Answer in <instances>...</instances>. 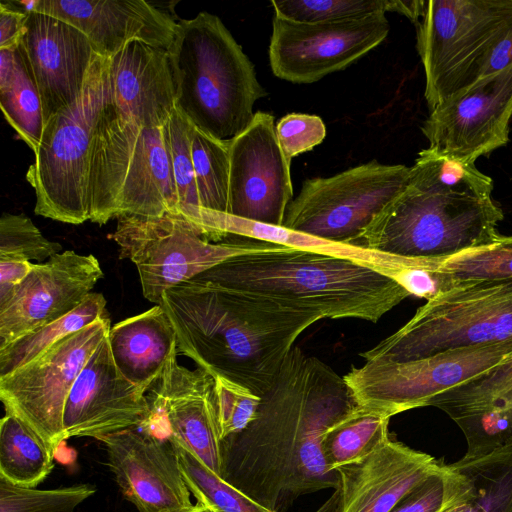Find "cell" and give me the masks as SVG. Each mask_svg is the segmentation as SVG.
<instances>
[{
  "label": "cell",
  "mask_w": 512,
  "mask_h": 512,
  "mask_svg": "<svg viewBox=\"0 0 512 512\" xmlns=\"http://www.w3.org/2000/svg\"><path fill=\"white\" fill-rule=\"evenodd\" d=\"M178 212L195 221L201 211L191 152V123L175 108L166 124Z\"/></svg>",
  "instance_id": "cell-38"
},
{
  "label": "cell",
  "mask_w": 512,
  "mask_h": 512,
  "mask_svg": "<svg viewBox=\"0 0 512 512\" xmlns=\"http://www.w3.org/2000/svg\"><path fill=\"white\" fill-rule=\"evenodd\" d=\"M108 60L111 97L118 110L142 128L166 125L176 102L167 50L132 41Z\"/></svg>",
  "instance_id": "cell-24"
},
{
  "label": "cell",
  "mask_w": 512,
  "mask_h": 512,
  "mask_svg": "<svg viewBox=\"0 0 512 512\" xmlns=\"http://www.w3.org/2000/svg\"><path fill=\"white\" fill-rule=\"evenodd\" d=\"M444 500V479L440 469L406 494L390 512H437Z\"/></svg>",
  "instance_id": "cell-43"
},
{
  "label": "cell",
  "mask_w": 512,
  "mask_h": 512,
  "mask_svg": "<svg viewBox=\"0 0 512 512\" xmlns=\"http://www.w3.org/2000/svg\"><path fill=\"white\" fill-rule=\"evenodd\" d=\"M214 392L221 440L244 430L253 420L261 397L247 387L215 376Z\"/></svg>",
  "instance_id": "cell-41"
},
{
  "label": "cell",
  "mask_w": 512,
  "mask_h": 512,
  "mask_svg": "<svg viewBox=\"0 0 512 512\" xmlns=\"http://www.w3.org/2000/svg\"><path fill=\"white\" fill-rule=\"evenodd\" d=\"M229 161L227 214L283 226L293 194L291 163L279 146L272 114L255 112L248 128L229 142Z\"/></svg>",
  "instance_id": "cell-16"
},
{
  "label": "cell",
  "mask_w": 512,
  "mask_h": 512,
  "mask_svg": "<svg viewBox=\"0 0 512 512\" xmlns=\"http://www.w3.org/2000/svg\"><path fill=\"white\" fill-rule=\"evenodd\" d=\"M197 277L322 319L376 323L411 295L369 267L287 246L230 258Z\"/></svg>",
  "instance_id": "cell-3"
},
{
  "label": "cell",
  "mask_w": 512,
  "mask_h": 512,
  "mask_svg": "<svg viewBox=\"0 0 512 512\" xmlns=\"http://www.w3.org/2000/svg\"><path fill=\"white\" fill-rule=\"evenodd\" d=\"M441 463L390 437L363 459L336 469L340 512H390Z\"/></svg>",
  "instance_id": "cell-23"
},
{
  "label": "cell",
  "mask_w": 512,
  "mask_h": 512,
  "mask_svg": "<svg viewBox=\"0 0 512 512\" xmlns=\"http://www.w3.org/2000/svg\"><path fill=\"white\" fill-rule=\"evenodd\" d=\"M279 146L291 163L292 158L319 145L326 136L323 120L317 115L290 113L276 124Z\"/></svg>",
  "instance_id": "cell-42"
},
{
  "label": "cell",
  "mask_w": 512,
  "mask_h": 512,
  "mask_svg": "<svg viewBox=\"0 0 512 512\" xmlns=\"http://www.w3.org/2000/svg\"><path fill=\"white\" fill-rule=\"evenodd\" d=\"M390 417L356 404L324 433L321 452L329 470L357 462L389 438Z\"/></svg>",
  "instance_id": "cell-30"
},
{
  "label": "cell",
  "mask_w": 512,
  "mask_h": 512,
  "mask_svg": "<svg viewBox=\"0 0 512 512\" xmlns=\"http://www.w3.org/2000/svg\"><path fill=\"white\" fill-rule=\"evenodd\" d=\"M95 492L90 484L40 490L0 477V512H74Z\"/></svg>",
  "instance_id": "cell-37"
},
{
  "label": "cell",
  "mask_w": 512,
  "mask_h": 512,
  "mask_svg": "<svg viewBox=\"0 0 512 512\" xmlns=\"http://www.w3.org/2000/svg\"><path fill=\"white\" fill-rule=\"evenodd\" d=\"M32 11L78 28L106 58L132 41L168 50L177 31L169 14L144 0H34Z\"/></svg>",
  "instance_id": "cell-22"
},
{
  "label": "cell",
  "mask_w": 512,
  "mask_h": 512,
  "mask_svg": "<svg viewBox=\"0 0 512 512\" xmlns=\"http://www.w3.org/2000/svg\"><path fill=\"white\" fill-rule=\"evenodd\" d=\"M154 419V416L152 420ZM149 422L96 440L123 496L139 512H174L193 506L173 443L149 432Z\"/></svg>",
  "instance_id": "cell-18"
},
{
  "label": "cell",
  "mask_w": 512,
  "mask_h": 512,
  "mask_svg": "<svg viewBox=\"0 0 512 512\" xmlns=\"http://www.w3.org/2000/svg\"><path fill=\"white\" fill-rule=\"evenodd\" d=\"M511 118L512 66L444 100L430 111L421 130L430 148L475 163L508 143Z\"/></svg>",
  "instance_id": "cell-15"
},
{
  "label": "cell",
  "mask_w": 512,
  "mask_h": 512,
  "mask_svg": "<svg viewBox=\"0 0 512 512\" xmlns=\"http://www.w3.org/2000/svg\"><path fill=\"white\" fill-rule=\"evenodd\" d=\"M27 18V11L0 3V49L14 50L20 45Z\"/></svg>",
  "instance_id": "cell-44"
},
{
  "label": "cell",
  "mask_w": 512,
  "mask_h": 512,
  "mask_svg": "<svg viewBox=\"0 0 512 512\" xmlns=\"http://www.w3.org/2000/svg\"><path fill=\"white\" fill-rule=\"evenodd\" d=\"M315 512H340V492L334 490L332 495Z\"/></svg>",
  "instance_id": "cell-49"
},
{
  "label": "cell",
  "mask_w": 512,
  "mask_h": 512,
  "mask_svg": "<svg viewBox=\"0 0 512 512\" xmlns=\"http://www.w3.org/2000/svg\"><path fill=\"white\" fill-rule=\"evenodd\" d=\"M169 439L174 445L184 482L198 504L213 512H274L226 482L185 447Z\"/></svg>",
  "instance_id": "cell-34"
},
{
  "label": "cell",
  "mask_w": 512,
  "mask_h": 512,
  "mask_svg": "<svg viewBox=\"0 0 512 512\" xmlns=\"http://www.w3.org/2000/svg\"><path fill=\"white\" fill-rule=\"evenodd\" d=\"M88 205L89 220L99 225L124 214L178 212L167 126H137L115 106L111 90L91 141Z\"/></svg>",
  "instance_id": "cell-5"
},
{
  "label": "cell",
  "mask_w": 512,
  "mask_h": 512,
  "mask_svg": "<svg viewBox=\"0 0 512 512\" xmlns=\"http://www.w3.org/2000/svg\"><path fill=\"white\" fill-rule=\"evenodd\" d=\"M503 217L491 196L409 181L351 244L393 256L440 259L491 243L500 235Z\"/></svg>",
  "instance_id": "cell-6"
},
{
  "label": "cell",
  "mask_w": 512,
  "mask_h": 512,
  "mask_svg": "<svg viewBox=\"0 0 512 512\" xmlns=\"http://www.w3.org/2000/svg\"><path fill=\"white\" fill-rule=\"evenodd\" d=\"M511 390L512 358L483 375L435 396L428 406L444 411L466 437Z\"/></svg>",
  "instance_id": "cell-29"
},
{
  "label": "cell",
  "mask_w": 512,
  "mask_h": 512,
  "mask_svg": "<svg viewBox=\"0 0 512 512\" xmlns=\"http://www.w3.org/2000/svg\"><path fill=\"white\" fill-rule=\"evenodd\" d=\"M512 66V27L491 51L481 74V79Z\"/></svg>",
  "instance_id": "cell-47"
},
{
  "label": "cell",
  "mask_w": 512,
  "mask_h": 512,
  "mask_svg": "<svg viewBox=\"0 0 512 512\" xmlns=\"http://www.w3.org/2000/svg\"><path fill=\"white\" fill-rule=\"evenodd\" d=\"M31 261L0 258V301L6 299L32 271Z\"/></svg>",
  "instance_id": "cell-45"
},
{
  "label": "cell",
  "mask_w": 512,
  "mask_h": 512,
  "mask_svg": "<svg viewBox=\"0 0 512 512\" xmlns=\"http://www.w3.org/2000/svg\"><path fill=\"white\" fill-rule=\"evenodd\" d=\"M103 277L94 255L73 250L34 264L25 280L0 301V347L73 311Z\"/></svg>",
  "instance_id": "cell-17"
},
{
  "label": "cell",
  "mask_w": 512,
  "mask_h": 512,
  "mask_svg": "<svg viewBox=\"0 0 512 512\" xmlns=\"http://www.w3.org/2000/svg\"><path fill=\"white\" fill-rule=\"evenodd\" d=\"M174 512H213V511L210 510L209 508L197 503L196 505H193L190 508L179 510V511H174Z\"/></svg>",
  "instance_id": "cell-50"
},
{
  "label": "cell",
  "mask_w": 512,
  "mask_h": 512,
  "mask_svg": "<svg viewBox=\"0 0 512 512\" xmlns=\"http://www.w3.org/2000/svg\"><path fill=\"white\" fill-rule=\"evenodd\" d=\"M108 238L119 247V258L135 264L143 296L156 305L167 290L230 258L283 247L239 236L215 241L180 212L160 216L121 215Z\"/></svg>",
  "instance_id": "cell-10"
},
{
  "label": "cell",
  "mask_w": 512,
  "mask_h": 512,
  "mask_svg": "<svg viewBox=\"0 0 512 512\" xmlns=\"http://www.w3.org/2000/svg\"><path fill=\"white\" fill-rule=\"evenodd\" d=\"M167 52L175 108L195 128L221 142H230L248 128L255 102L267 92L218 16L200 12L179 20Z\"/></svg>",
  "instance_id": "cell-4"
},
{
  "label": "cell",
  "mask_w": 512,
  "mask_h": 512,
  "mask_svg": "<svg viewBox=\"0 0 512 512\" xmlns=\"http://www.w3.org/2000/svg\"><path fill=\"white\" fill-rule=\"evenodd\" d=\"M428 270L454 282L512 279V236L499 235L491 243L457 254L428 259Z\"/></svg>",
  "instance_id": "cell-35"
},
{
  "label": "cell",
  "mask_w": 512,
  "mask_h": 512,
  "mask_svg": "<svg viewBox=\"0 0 512 512\" xmlns=\"http://www.w3.org/2000/svg\"><path fill=\"white\" fill-rule=\"evenodd\" d=\"M107 339L120 373L145 392L178 351L174 327L161 305L116 323Z\"/></svg>",
  "instance_id": "cell-26"
},
{
  "label": "cell",
  "mask_w": 512,
  "mask_h": 512,
  "mask_svg": "<svg viewBox=\"0 0 512 512\" xmlns=\"http://www.w3.org/2000/svg\"><path fill=\"white\" fill-rule=\"evenodd\" d=\"M159 305L174 327L178 352L259 397L273 384L295 340L322 319L197 276L167 290Z\"/></svg>",
  "instance_id": "cell-2"
},
{
  "label": "cell",
  "mask_w": 512,
  "mask_h": 512,
  "mask_svg": "<svg viewBox=\"0 0 512 512\" xmlns=\"http://www.w3.org/2000/svg\"><path fill=\"white\" fill-rule=\"evenodd\" d=\"M191 152L201 211L227 214L229 142L218 141L192 125Z\"/></svg>",
  "instance_id": "cell-33"
},
{
  "label": "cell",
  "mask_w": 512,
  "mask_h": 512,
  "mask_svg": "<svg viewBox=\"0 0 512 512\" xmlns=\"http://www.w3.org/2000/svg\"><path fill=\"white\" fill-rule=\"evenodd\" d=\"M391 0H282L271 1L274 15L304 23L335 22L385 14Z\"/></svg>",
  "instance_id": "cell-39"
},
{
  "label": "cell",
  "mask_w": 512,
  "mask_h": 512,
  "mask_svg": "<svg viewBox=\"0 0 512 512\" xmlns=\"http://www.w3.org/2000/svg\"><path fill=\"white\" fill-rule=\"evenodd\" d=\"M355 402L344 377L294 346L253 420L221 442V478L274 512L339 487L321 452L326 430Z\"/></svg>",
  "instance_id": "cell-1"
},
{
  "label": "cell",
  "mask_w": 512,
  "mask_h": 512,
  "mask_svg": "<svg viewBox=\"0 0 512 512\" xmlns=\"http://www.w3.org/2000/svg\"><path fill=\"white\" fill-rule=\"evenodd\" d=\"M425 3L426 1L422 0H391L390 11L406 16L410 21L417 25L424 13Z\"/></svg>",
  "instance_id": "cell-48"
},
{
  "label": "cell",
  "mask_w": 512,
  "mask_h": 512,
  "mask_svg": "<svg viewBox=\"0 0 512 512\" xmlns=\"http://www.w3.org/2000/svg\"><path fill=\"white\" fill-rule=\"evenodd\" d=\"M19 50L37 85L45 125L79 97L96 52L78 28L36 11L28 12Z\"/></svg>",
  "instance_id": "cell-20"
},
{
  "label": "cell",
  "mask_w": 512,
  "mask_h": 512,
  "mask_svg": "<svg viewBox=\"0 0 512 512\" xmlns=\"http://www.w3.org/2000/svg\"><path fill=\"white\" fill-rule=\"evenodd\" d=\"M202 226L209 235L219 240L229 236L246 237L350 260L383 273L403 286L414 271L425 270L424 259L384 254L358 245L331 241L284 226L260 223L226 213L206 212Z\"/></svg>",
  "instance_id": "cell-25"
},
{
  "label": "cell",
  "mask_w": 512,
  "mask_h": 512,
  "mask_svg": "<svg viewBox=\"0 0 512 512\" xmlns=\"http://www.w3.org/2000/svg\"><path fill=\"white\" fill-rule=\"evenodd\" d=\"M54 451L17 417L0 422V477L22 487L35 488L52 471Z\"/></svg>",
  "instance_id": "cell-31"
},
{
  "label": "cell",
  "mask_w": 512,
  "mask_h": 512,
  "mask_svg": "<svg viewBox=\"0 0 512 512\" xmlns=\"http://www.w3.org/2000/svg\"><path fill=\"white\" fill-rule=\"evenodd\" d=\"M509 340L512 279L463 281L427 300L401 328L361 356L404 362Z\"/></svg>",
  "instance_id": "cell-7"
},
{
  "label": "cell",
  "mask_w": 512,
  "mask_h": 512,
  "mask_svg": "<svg viewBox=\"0 0 512 512\" xmlns=\"http://www.w3.org/2000/svg\"><path fill=\"white\" fill-rule=\"evenodd\" d=\"M58 242L48 240L24 214L3 213L0 219V258L49 260L61 253Z\"/></svg>",
  "instance_id": "cell-40"
},
{
  "label": "cell",
  "mask_w": 512,
  "mask_h": 512,
  "mask_svg": "<svg viewBox=\"0 0 512 512\" xmlns=\"http://www.w3.org/2000/svg\"><path fill=\"white\" fill-rule=\"evenodd\" d=\"M110 328L109 317L101 318L0 376V400L6 414L20 419L54 452L65 440L63 418L70 390Z\"/></svg>",
  "instance_id": "cell-13"
},
{
  "label": "cell",
  "mask_w": 512,
  "mask_h": 512,
  "mask_svg": "<svg viewBox=\"0 0 512 512\" xmlns=\"http://www.w3.org/2000/svg\"><path fill=\"white\" fill-rule=\"evenodd\" d=\"M109 93V60L95 53L79 97L45 123L27 170L36 215L68 224L89 220L90 146Z\"/></svg>",
  "instance_id": "cell-8"
},
{
  "label": "cell",
  "mask_w": 512,
  "mask_h": 512,
  "mask_svg": "<svg viewBox=\"0 0 512 512\" xmlns=\"http://www.w3.org/2000/svg\"><path fill=\"white\" fill-rule=\"evenodd\" d=\"M444 500L437 512H460L463 506V489L460 478L450 464H442Z\"/></svg>",
  "instance_id": "cell-46"
},
{
  "label": "cell",
  "mask_w": 512,
  "mask_h": 512,
  "mask_svg": "<svg viewBox=\"0 0 512 512\" xmlns=\"http://www.w3.org/2000/svg\"><path fill=\"white\" fill-rule=\"evenodd\" d=\"M512 358V340L452 349L404 362L372 360L344 380L358 405L387 417L428 406L435 396Z\"/></svg>",
  "instance_id": "cell-11"
},
{
  "label": "cell",
  "mask_w": 512,
  "mask_h": 512,
  "mask_svg": "<svg viewBox=\"0 0 512 512\" xmlns=\"http://www.w3.org/2000/svg\"><path fill=\"white\" fill-rule=\"evenodd\" d=\"M107 316L104 295L91 292L67 315L0 347V376L30 362L62 338Z\"/></svg>",
  "instance_id": "cell-32"
},
{
  "label": "cell",
  "mask_w": 512,
  "mask_h": 512,
  "mask_svg": "<svg viewBox=\"0 0 512 512\" xmlns=\"http://www.w3.org/2000/svg\"><path fill=\"white\" fill-rule=\"evenodd\" d=\"M416 27L431 111L481 79L491 51L512 27V0H429Z\"/></svg>",
  "instance_id": "cell-9"
},
{
  "label": "cell",
  "mask_w": 512,
  "mask_h": 512,
  "mask_svg": "<svg viewBox=\"0 0 512 512\" xmlns=\"http://www.w3.org/2000/svg\"><path fill=\"white\" fill-rule=\"evenodd\" d=\"M410 181V167L371 160L330 177L304 181L283 226L323 239L352 243Z\"/></svg>",
  "instance_id": "cell-12"
},
{
  "label": "cell",
  "mask_w": 512,
  "mask_h": 512,
  "mask_svg": "<svg viewBox=\"0 0 512 512\" xmlns=\"http://www.w3.org/2000/svg\"><path fill=\"white\" fill-rule=\"evenodd\" d=\"M175 351L152 386V410L167 423L169 437L221 477V437L215 405V381L204 369L181 366Z\"/></svg>",
  "instance_id": "cell-21"
},
{
  "label": "cell",
  "mask_w": 512,
  "mask_h": 512,
  "mask_svg": "<svg viewBox=\"0 0 512 512\" xmlns=\"http://www.w3.org/2000/svg\"><path fill=\"white\" fill-rule=\"evenodd\" d=\"M410 181L430 188L458 193L491 196L492 179L467 163L427 148L421 150L410 167Z\"/></svg>",
  "instance_id": "cell-36"
},
{
  "label": "cell",
  "mask_w": 512,
  "mask_h": 512,
  "mask_svg": "<svg viewBox=\"0 0 512 512\" xmlns=\"http://www.w3.org/2000/svg\"><path fill=\"white\" fill-rule=\"evenodd\" d=\"M463 489L460 512H512V446L451 463Z\"/></svg>",
  "instance_id": "cell-27"
},
{
  "label": "cell",
  "mask_w": 512,
  "mask_h": 512,
  "mask_svg": "<svg viewBox=\"0 0 512 512\" xmlns=\"http://www.w3.org/2000/svg\"><path fill=\"white\" fill-rule=\"evenodd\" d=\"M153 416L146 392L118 370L106 337L77 376L66 400L65 440L98 439L141 426Z\"/></svg>",
  "instance_id": "cell-19"
},
{
  "label": "cell",
  "mask_w": 512,
  "mask_h": 512,
  "mask_svg": "<svg viewBox=\"0 0 512 512\" xmlns=\"http://www.w3.org/2000/svg\"><path fill=\"white\" fill-rule=\"evenodd\" d=\"M0 106L18 137L35 153L44 129L42 101L19 46L0 49Z\"/></svg>",
  "instance_id": "cell-28"
},
{
  "label": "cell",
  "mask_w": 512,
  "mask_h": 512,
  "mask_svg": "<svg viewBox=\"0 0 512 512\" xmlns=\"http://www.w3.org/2000/svg\"><path fill=\"white\" fill-rule=\"evenodd\" d=\"M385 14L304 23L274 15L269 44L272 72L280 79L306 84L345 69L387 37Z\"/></svg>",
  "instance_id": "cell-14"
}]
</instances>
